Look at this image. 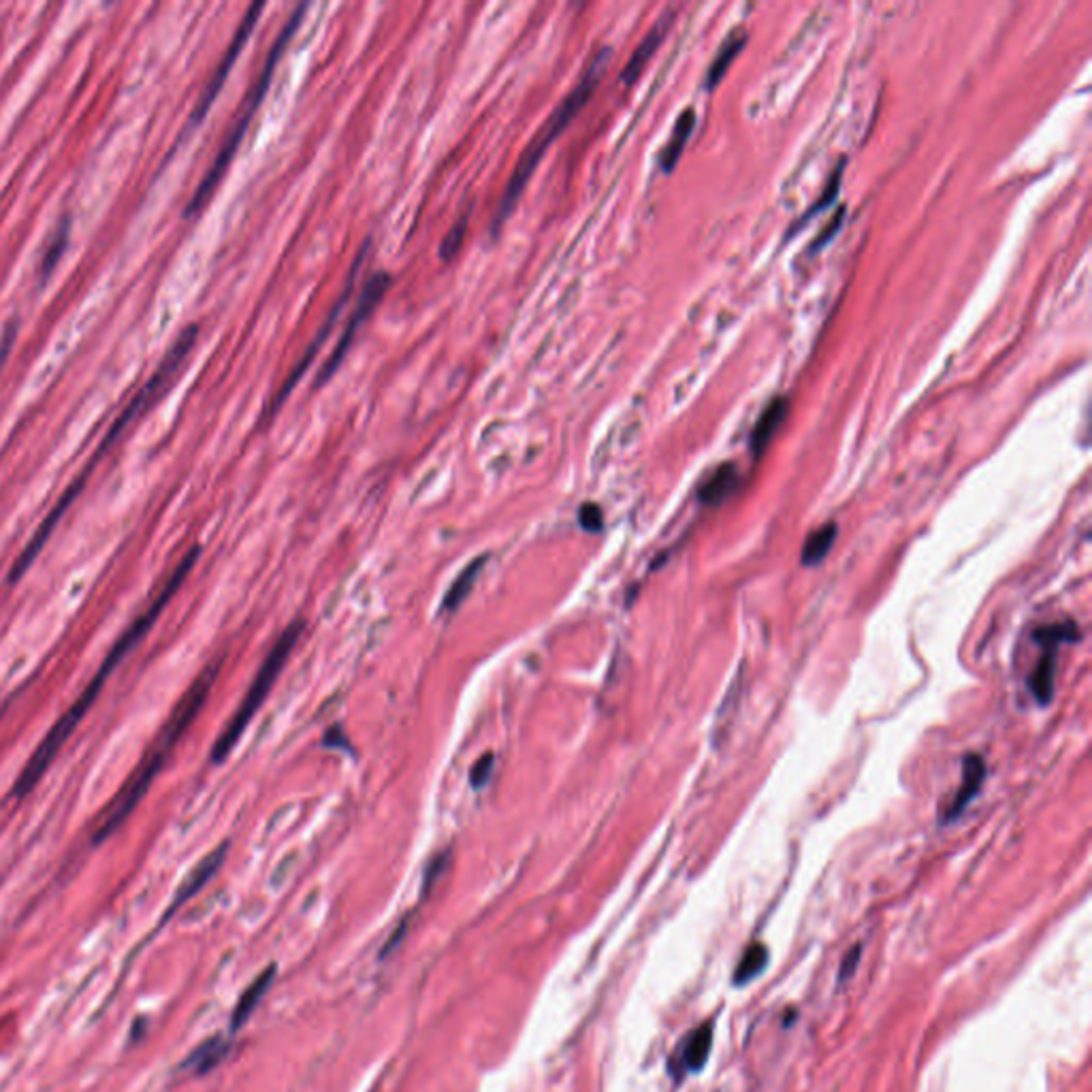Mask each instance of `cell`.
I'll return each instance as SVG.
<instances>
[{
    "instance_id": "obj_1",
    "label": "cell",
    "mask_w": 1092,
    "mask_h": 1092,
    "mask_svg": "<svg viewBox=\"0 0 1092 1092\" xmlns=\"http://www.w3.org/2000/svg\"><path fill=\"white\" fill-rule=\"evenodd\" d=\"M196 559H198V546L188 551L182 558V561L175 565L171 574H169L165 583L161 585V589L156 591L154 600L147 604L145 611L139 614V617L131 625H128L126 632L122 634L120 638H117V642L112 647V651L107 653V658L103 660L101 668L96 670L94 679L88 683V688L82 693H79V698L71 704V707L66 709L63 717L54 723L52 730L45 734V739L39 742V747L35 749L31 760L26 762V767L22 768V772H19V777L15 779L13 788H12V796L15 800L26 798L28 793H31L39 786V783H41L47 768L52 767V762L56 760L58 753H61V749L65 747V742L73 737L79 723H82V719L86 717L88 711L92 709V704L98 700V696H101V691L105 688V683L109 681V677H112L116 668L124 662L126 655L131 653L139 642H142L145 634L152 630V625L156 623V619L161 617L163 611L167 609V604L171 602V598L177 593V589L182 587L184 581L188 579V574H191V570L195 568Z\"/></svg>"
},
{
    "instance_id": "obj_2",
    "label": "cell",
    "mask_w": 1092,
    "mask_h": 1092,
    "mask_svg": "<svg viewBox=\"0 0 1092 1092\" xmlns=\"http://www.w3.org/2000/svg\"><path fill=\"white\" fill-rule=\"evenodd\" d=\"M221 666H222V660L212 662L210 666H207L201 674H198L191 688H188V691L184 693L182 700L177 702V707L173 709L171 717L167 719L163 730L158 732V737L152 742L150 751L145 753V758L142 760V764H139L131 777L126 779L124 786L117 790L114 800L107 804L105 811L101 813V818H98L94 832H92L94 845H101L103 841L112 837L114 832L120 828L128 818H131V813L135 811L137 804L143 800L147 790H150V786L156 779V774L165 768L167 758L171 756L175 744L182 741V737L188 732V728H191L193 721L196 719V715L201 713L205 700L210 698V691H212L214 683L218 679V672H221Z\"/></svg>"
},
{
    "instance_id": "obj_3",
    "label": "cell",
    "mask_w": 1092,
    "mask_h": 1092,
    "mask_svg": "<svg viewBox=\"0 0 1092 1092\" xmlns=\"http://www.w3.org/2000/svg\"><path fill=\"white\" fill-rule=\"evenodd\" d=\"M611 63V49H600L598 54L593 56L591 65L587 66V71H585L581 82L574 86V91L563 98V101L558 105V109L546 117V122L540 126V131L535 133V137L532 139V143L525 147V152L521 154L519 163L514 167V173L508 182V188L504 191V196L500 201L498 207V214H495V221H493V231H500L502 224L506 222V218H508L514 207L516 201H519L525 186L532 180V175L535 171V167L544 158L546 150H549L551 143L558 139L565 128L570 126V122L574 120L581 114V109L589 103V98L593 96L595 88H598L602 75L607 73V66Z\"/></svg>"
},
{
    "instance_id": "obj_4",
    "label": "cell",
    "mask_w": 1092,
    "mask_h": 1092,
    "mask_svg": "<svg viewBox=\"0 0 1092 1092\" xmlns=\"http://www.w3.org/2000/svg\"><path fill=\"white\" fill-rule=\"evenodd\" d=\"M305 12H307V5H301L299 9H295L293 17H291L289 22H286V26L282 28V33H280V37H277L275 45L272 47V54H270V58H267V63H265V66H263L261 77H258V82L254 84L250 94H247V98H246V103H244V107H242V114H240V117H237L233 131L228 133L224 145L221 147V152H218L214 165L210 167V171H207V175L203 177V182L198 184V188L195 191V195H193V198H191V203H188L186 216H193V214H196L198 210H201V207H203L207 201H210V196L214 195L216 186L221 184L222 175L226 173L228 165H231V161H233L237 147H240L242 142H244V135H246V131H247V126H250V122H252L256 109L261 107L263 96L267 94V88H270V82H272L273 71H275V65H277V61H280V58H282L286 45L291 43V39H293V35L297 33V28L301 26Z\"/></svg>"
},
{
    "instance_id": "obj_5",
    "label": "cell",
    "mask_w": 1092,
    "mask_h": 1092,
    "mask_svg": "<svg viewBox=\"0 0 1092 1092\" xmlns=\"http://www.w3.org/2000/svg\"><path fill=\"white\" fill-rule=\"evenodd\" d=\"M305 628V621L303 619H295L289 628L282 632V637L275 640V644L272 647V651L267 653V658L263 662V666L258 668L256 677L252 681L250 688H247L246 698L242 700L240 709L231 717V721L226 723L224 732L218 737L214 749H212V762L214 764H222L228 756H231V751L237 747V742L244 737L246 728L250 726V721L254 719V715L261 709V704L265 702V698L270 696L272 688L275 685L277 677H280L282 668L286 666V662H289L293 649L297 647V642H299L301 634Z\"/></svg>"
},
{
    "instance_id": "obj_6",
    "label": "cell",
    "mask_w": 1092,
    "mask_h": 1092,
    "mask_svg": "<svg viewBox=\"0 0 1092 1092\" xmlns=\"http://www.w3.org/2000/svg\"><path fill=\"white\" fill-rule=\"evenodd\" d=\"M389 286H391V275L386 273V272H376V273L370 277V280H367L365 289L361 291L359 299H356V303H354V307H352L349 325H346V329H344V333H342V337H340V342H337V346L333 349V352H331V356H329V361H326V363L323 365V370H321V374H319V380H316V384L323 386L326 380L331 378V376H333L337 370H340L344 356H346V352H349V349L352 346L356 333H359L363 323H365L367 319H370L372 312L376 310V305H378V303L382 301V297L386 295V291H389Z\"/></svg>"
},
{
    "instance_id": "obj_7",
    "label": "cell",
    "mask_w": 1092,
    "mask_h": 1092,
    "mask_svg": "<svg viewBox=\"0 0 1092 1092\" xmlns=\"http://www.w3.org/2000/svg\"><path fill=\"white\" fill-rule=\"evenodd\" d=\"M1037 644H1041V658L1037 662L1035 670L1030 674V691L1035 700L1046 707L1050 700L1054 698V674H1056V651L1062 642H1078L1079 632L1074 621L1067 623H1054L1048 628H1041L1032 634Z\"/></svg>"
},
{
    "instance_id": "obj_8",
    "label": "cell",
    "mask_w": 1092,
    "mask_h": 1092,
    "mask_svg": "<svg viewBox=\"0 0 1092 1092\" xmlns=\"http://www.w3.org/2000/svg\"><path fill=\"white\" fill-rule=\"evenodd\" d=\"M263 9H265L263 3H256V5H252L250 9H247V13H246V17L242 19L240 28H237V33H235V37H233L231 45H228V49H226L222 63L218 65L216 73H214V77H212V82L207 84L203 96L198 98V103H196V107H195V114H193V117H191V126H196L198 122L203 120L205 114L210 112V107H212V103L216 101L218 92L222 91V84L226 82L228 73H231V68H233L235 61H237V58H240L244 45L247 43V39H250V35H252V31H254V26L258 24V17H261Z\"/></svg>"
},
{
    "instance_id": "obj_9",
    "label": "cell",
    "mask_w": 1092,
    "mask_h": 1092,
    "mask_svg": "<svg viewBox=\"0 0 1092 1092\" xmlns=\"http://www.w3.org/2000/svg\"><path fill=\"white\" fill-rule=\"evenodd\" d=\"M361 263H363V252L359 254V258H356V263H354L352 272H351V273H352V277H351V284H349V286H346V289H344V295L340 297V301H337V303L333 305V310H331V314H329V319H326V321H325L323 329H321V331H319V335H316V337H314V340H312L310 349H307V351H305V354L301 356V361L295 365V370L291 372L289 378H286V382H284L282 389H280V391H277L275 400H273V403H272V410H270V414H275V412H277V408H280V405H282V403H284L286 400H289V395L293 393V389H295L297 380H299V378H301V376H303V374L307 372V367H310V363L314 361L316 352H319V351L323 349V346H325V342H326V340H329V335H331V331H333V326H335L337 319H340V314H342V307L346 305V301H349V299H351V295H352V286H354V280H356V272H359V265H361Z\"/></svg>"
},
{
    "instance_id": "obj_10",
    "label": "cell",
    "mask_w": 1092,
    "mask_h": 1092,
    "mask_svg": "<svg viewBox=\"0 0 1092 1092\" xmlns=\"http://www.w3.org/2000/svg\"><path fill=\"white\" fill-rule=\"evenodd\" d=\"M711 1048H713V1025H711V1022H707V1025H700L698 1028H693L691 1032H688V1035H685L679 1041L677 1050H674L672 1056H670L668 1071L672 1074V1078L683 1079V1078H688L689 1074H698V1071H702L704 1065H707Z\"/></svg>"
},
{
    "instance_id": "obj_11",
    "label": "cell",
    "mask_w": 1092,
    "mask_h": 1092,
    "mask_svg": "<svg viewBox=\"0 0 1092 1092\" xmlns=\"http://www.w3.org/2000/svg\"><path fill=\"white\" fill-rule=\"evenodd\" d=\"M226 851H228V843H222L221 847H216L214 851L207 853V856L201 862H198V865L191 872H188V877L182 881V886L177 888V892H175V897L171 900V907H169L165 920L169 916H173V913L182 905H186L188 900L195 898L198 892H201L207 886V883L214 879L216 872L221 871V867H222V862L226 858Z\"/></svg>"
},
{
    "instance_id": "obj_12",
    "label": "cell",
    "mask_w": 1092,
    "mask_h": 1092,
    "mask_svg": "<svg viewBox=\"0 0 1092 1092\" xmlns=\"http://www.w3.org/2000/svg\"><path fill=\"white\" fill-rule=\"evenodd\" d=\"M788 412H790V402L786 400V397H774V400L767 405V408H764L756 427H753L751 438H749V449H751L753 456H758V459H760L764 451L768 449L774 435L779 433L781 425L786 423Z\"/></svg>"
},
{
    "instance_id": "obj_13",
    "label": "cell",
    "mask_w": 1092,
    "mask_h": 1092,
    "mask_svg": "<svg viewBox=\"0 0 1092 1092\" xmlns=\"http://www.w3.org/2000/svg\"><path fill=\"white\" fill-rule=\"evenodd\" d=\"M986 779V764L979 756H967L962 762V786L954 793V800L948 804L946 809V821H951L962 816L971 800L977 796V792L984 786Z\"/></svg>"
},
{
    "instance_id": "obj_14",
    "label": "cell",
    "mask_w": 1092,
    "mask_h": 1092,
    "mask_svg": "<svg viewBox=\"0 0 1092 1092\" xmlns=\"http://www.w3.org/2000/svg\"><path fill=\"white\" fill-rule=\"evenodd\" d=\"M670 26H672V15L663 13L660 22L651 28V33L642 39V43L637 47V52L632 54L630 63L625 65L623 73H621V82L625 86H632L640 77V73L644 71V66H647V63L651 61L653 54L658 52L660 45L663 43V39H666Z\"/></svg>"
},
{
    "instance_id": "obj_15",
    "label": "cell",
    "mask_w": 1092,
    "mask_h": 1092,
    "mask_svg": "<svg viewBox=\"0 0 1092 1092\" xmlns=\"http://www.w3.org/2000/svg\"><path fill=\"white\" fill-rule=\"evenodd\" d=\"M739 470L734 463H721L717 470H715L707 481L702 482L700 491H698V498L702 504L707 506H715V504H721L723 500H728L730 495L737 491L739 486Z\"/></svg>"
},
{
    "instance_id": "obj_16",
    "label": "cell",
    "mask_w": 1092,
    "mask_h": 1092,
    "mask_svg": "<svg viewBox=\"0 0 1092 1092\" xmlns=\"http://www.w3.org/2000/svg\"><path fill=\"white\" fill-rule=\"evenodd\" d=\"M693 126H696V112H693V109H685V112L679 116L677 124H674L672 137L668 139V143L660 156V167L663 173H670L674 165L679 163L685 145H688L689 137L693 133Z\"/></svg>"
},
{
    "instance_id": "obj_17",
    "label": "cell",
    "mask_w": 1092,
    "mask_h": 1092,
    "mask_svg": "<svg viewBox=\"0 0 1092 1092\" xmlns=\"http://www.w3.org/2000/svg\"><path fill=\"white\" fill-rule=\"evenodd\" d=\"M273 977H275V967H270V969H265V971L261 973V975H258V977L252 981V984L246 988V992L242 995V999L237 1001L235 1011H233V1018H231L233 1030L242 1028V1027L246 1025V1022H247V1018H250V1016L254 1014V1009L258 1007V1002L263 1001V997L267 995V990L272 988Z\"/></svg>"
},
{
    "instance_id": "obj_18",
    "label": "cell",
    "mask_w": 1092,
    "mask_h": 1092,
    "mask_svg": "<svg viewBox=\"0 0 1092 1092\" xmlns=\"http://www.w3.org/2000/svg\"><path fill=\"white\" fill-rule=\"evenodd\" d=\"M486 561H489V558H486V555H481V558H476L474 561H470V565H465L463 572L453 581L449 591H446V595H444L442 612H455L456 609L461 607L465 598H468V595L472 593L474 585H476V581H479Z\"/></svg>"
},
{
    "instance_id": "obj_19",
    "label": "cell",
    "mask_w": 1092,
    "mask_h": 1092,
    "mask_svg": "<svg viewBox=\"0 0 1092 1092\" xmlns=\"http://www.w3.org/2000/svg\"><path fill=\"white\" fill-rule=\"evenodd\" d=\"M747 41H749V37L744 31H732L726 37V41L721 43L717 56H715V61L709 66V73H707L709 91H713V88L721 82L723 75L728 73L730 65L734 63V58H737L742 52V47L747 45Z\"/></svg>"
},
{
    "instance_id": "obj_20",
    "label": "cell",
    "mask_w": 1092,
    "mask_h": 1092,
    "mask_svg": "<svg viewBox=\"0 0 1092 1092\" xmlns=\"http://www.w3.org/2000/svg\"><path fill=\"white\" fill-rule=\"evenodd\" d=\"M226 1052H228V1044L222 1037L207 1039L186 1056L184 1069H188L195 1076H203L207 1071H212L216 1065H221V1060L226 1056Z\"/></svg>"
},
{
    "instance_id": "obj_21",
    "label": "cell",
    "mask_w": 1092,
    "mask_h": 1092,
    "mask_svg": "<svg viewBox=\"0 0 1092 1092\" xmlns=\"http://www.w3.org/2000/svg\"><path fill=\"white\" fill-rule=\"evenodd\" d=\"M837 533H839L837 523H828V525H823V528H819L818 532H813L809 535V540L804 542V549L800 553V561L804 565H809V568H811V565L821 563L823 559H826V555L830 553L832 544H835Z\"/></svg>"
},
{
    "instance_id": "obj_22",
    "label": "cell",
    "mask_w": 1092,
    "mask_h": 1092,
    "mask_svg": "<svg viewBox=\"0 0 1092 1092\" xmlns=\"http://www.w3.org/2000/svg\"><path fill=\"white\" fill-rule=\"evenodd\" d=\"M768 965V949L764 943H751V946L742 951L739 960V967L734 969V984L744 986L751 979H756L760 973Z\"/></svg>"
},
{
    "instance_id": "obj_23",
    "label": "cell",
    "mask_w": 1092,
    "mask_h": 1092,
    "mask_svg": "<svg viewBox=\"0 0 1092 1092\" xmlns=\"http://www.w3.org/2000/svg\"><path fill=\"white\" fill-rule=\"evenodd\" d=\"M68 226H71V224H68V221H63L61 226L56 228L54 240H52V244H49V247H47L45 254H43V265H41V275H43V277H45L49 272H52V267L58 263V258H61V254H63V250H65L66 240H68Z\"/></svg>"
},
{
    "instance_id": "obj_24",
    "label": "cell",
    "mask_w": 1092,
    "mask_h": 1092,
    "mask_svg": "<svg viewBox=\"0 0 1092 1092\" xmlns=\"http://www.w3.org/2000/svg\"><path fill=\"white\" fill-rule=\"evenodd\" d=\"M841 177H843V169H841V167H839V169H835V173H832V177H830V182H828V186H826V188H823V193H821V196H819V198H818V201H816V203H813V207H811V210H809V212H807V214H804V218H802V221H809V218H811V216H813V214H818V212H821V210H826V207H828V205H830V203H832V201H835V198H837V196H839V188H841ZM802 221H800V222H802Z\"/></svg>"
},
{
    "instance_id": "obj_25",
    "label": "cell",
    "mask_w": 1092,
    "mask_h": 1092,
    "mask_svg": "<svg viewBox=\"0 0 1092 1092\" xmlns=\"http://www.w3.org/2000/svg\"><path fill=\"white\" fill-rule=\"evenodd\" d=\"M465 228H468V216L461 218V221L451 228L449 235L444 237L442 247H440V254H442L444 261H449V258H453L456 252L461 250L463 237H465Z\"/></svg>"
},
{
    "instance_id": "obj_26",
    "label": "cell",
    "mask_w": 1092,
    "mask_h": 1092,
    "mask_svg": "<svg viewBox=\"0 0 1092 1092\" xmlns=\"http://www.w3.org/2000/svg\"><path fill=\"white\" fill-rule=\"evenodd\" d=\"M579 523L585 532L589 533H598L604 528V512L598 504L587 502L581 506L579 510Z\"/></svg>"
},
{
    "instance_id": "obj_27",
    "label": "cell",
    "mask_w": 1092,
    "mask_h": 1092,
    "mask_svg": "<svg viewBox=\"0 0 1092 1092\" xmlns=\"http://www.w3.org/2000/svg\"><path fill=\"white\" fill-rule=\"evenodd\" d=\"M495 767V760H493V753H484V756L474 764L472 770H470V781L476 790L484 788L486 783L491 779V772Z\"/></svg>"
},
{
    "instance_id": "obj_28",
    "label": "cell",
    "mask_w": 1092,
    "mask_h": 1092,
    "mask_svg": "<svg viewBox=\"0 0 1092 1092\" xmlns=\"http://www.w3.org/2000/svg\"><path fill=\"white\" fill-rule=\"evenodd\" d=\"M323 744H325V747H335V749L352 751V744H351L349 737H346L344 730H342L340 726H333V728H331L329 732H326V734H325Z\"/></svg>"
},
{
    "instance_id": "obj_29",
    "label": "cell",
    "mask_w": 1092,
    "mask_h": 1092,
    "mask_svg": "<svg viewBox=\"0 0 1092 1092\" xmlns=\"http://www.w3.org/2000/svg\"><path fill=\"white\" fill-rule=\"evenodd\" d=\"M843 214H845V210H843V207H841L839 216L832 218L830 224H828L826 228H823V231H821V233H819V235L816 237V242H813V247H811V250H818V247H823V246H826V244H828V242L832 240V237H835V233H837V231H839V228H841V222H843Z\"/></svg>"
},
{
    "instance_id": "obj_30",
    "label": "cell",
    "mask_w": 1092,
    "mask_h": 1092,
    "mask_svg": "<svg viewBox=\"0 0 1092 1092\" xmlns=\"http://www.w3.org/2000/svg\"><path fill=\"white\" fill-rule=\"evenodd\" d=\"M15 333H17V325H15V323H9V326L5 329V335H3V342H0V367H3L9 351H12L13 340H15Z\"/></svg>"
},
{
    "instance_id": "obj_31",
    "label": "cell",
    "mask_w": 1092,
    "mask_h": 1092,
    "mask_svg": "<svg viewBox=\"0 0 1092 1092\" xmlns=\"http://www.w3.org/2000/svg\"><path fill=\"white\" fill-rule=\"evenodd\" d=\"M858 962H860V948L851 949L849 954H847V958L843 960V965H841V981H845L847 977H851V973L856 971Z\"/></svg>"
}]
</instances>
